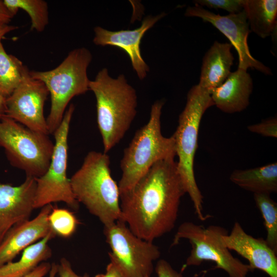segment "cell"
Here are the masks:
<instances>
[{
    "label": "cell",
    "instance_id": "22",
    "mask_svg": "<svg viewBox=\"0 0 277 277\" xmlns=\"http://www.w3.org/2000/svg\"><path fill=\"white\" fill-rule=\"evenodd\" d=\"M29 71L15 56L8 54L0 42V94L6 98L22 82Z\"/></svg>",
    "mask_w": 277,
    "mask_h": 277
},
{
    "label": "cell",
    "instance_id": "12",
    "mask_svg": "<svg viewBox=\"0 0 277 277\" xmlns=\"http://www.w3.org/2000/svg\"><path fill=\"white\" fill-rule=\"evenodd\" d=\"M185 15L200 18L204 22L212 24L223 33L238 53V68L246 70L251 68L266 75H272L271 70L254 58L250 53L247 38L251 31L244 10L239 13L223 16L195 5L187 8Z\"/></svg>",
    "mask_w": 277,
    "mask_h": 277
},
{
    "label": "cell",
    "instance_id": "26",
    "mask_svg": "<svg viewBox=\"0 0 277 277\" xmlns=\"http://www.w3.org/2000/svg\"><path fill=\"white\" fill-rule=\"evenodd\" d=\"M195 5L210 9H222L229 14L237 13L244 10V0H195Z\"/></svg>",
    "mask_w": 277,
    "mask_h": 277
},
{
    "label": "cell",
    "instance_id": "6",
    "mask_svg": "<svg viewBox=\"0 0 277 277\" xmlns=\"http://www.w3.org/2000/svg\"><path fill=\"white\" fill-rule=\"evenodd\" d=\"M92 58L88 49L78 48L52 70L29 71L32 77L45 84L50 95V110L46 118L49 134H53L61 123L70 100L89 90L87 69Z\"/></svg>",
    "mask_w": 277,
    "mask_h": 277
},
{
    "label": "cell",
    "instance_id": "10",
    "mask_svg": "<svg viewBox=\"0 0 277 277\" xmlns=\"http://www.w3.org/2000/svg\"><path fill=\"white\" fill-rule=\"evenodd\" d=\"M104 234L111 251L110 261L125 277H150L153 262L159 259L158 246L134 234L122 220L104 226Z\"/></svg>",
    "mask_w": 277,
    "mask_h": 277
},
{
    "label": "cell",
    "instance_id": "24",
    "mask_svg": "<svg viewBox=\"0 0 277 277\" xmlns=\"http://www.w3.org/2000/svg\"><path fill=\"white\" fill-rule=\"evenodd\" d=\"M254 200L264 220L265 242L277 254V204L268 194L254 193Z\"/></svg>",
    "mask_w": 277,
    "mask_h": 277
},
{
    "label": "cell",
    "instance_id": "29",
    "mask_svg": "<svg viewBox=\"0 0 277 277\" xmlns=\"http://www.w3.org/2000/svg\"><path fill=\"white\" fill-rule=\"evenodd\" d=\"M57 274L59 277H90L88 274L83 275L76 274L73 270L69 261L65 258H62L59 264H57Z\"/></svg>",
    "mask_w": 277,
    "mask_h": 277
},
{
    "label": "cell",
    "instance_id": "30",
    "mask_svg": "<svg viewBox=\"0 0 277 277\" xmlns=\"http://www.w3.org/2000/svg\"><path fill=\"white\" fill-rule=\"evenodd\" d=\"M51 264L48 262H44L38 265L31 272L23 277H44L49 272Z\"/></svg>",
    "mask_w": 277,
    "mask_h": 277
},
{
    "label": "cell",
    "instance_id": "16",
    "mask_svg": "<svg viewBox=\"0 0 277 277\" xmlns=\"http://www.w3.org/2000/svg\"><path fill=\"white\" fill-rule=\"evenodd\" d=\"M53 207L51 204L44 206L36 217L9 230L0 243V266L12 262L21 251L53 231L48 220Z\"/></svg>",
    "mask_w": 277,
    "mask_h": 277
},
{
    "label": "cell",
    "instance_id": "1",
    "mask_svg": "<svg viewBox=\"0 0 277 277\" xmlns=\"http://www.w3.org/2000/svg\"><path fill=\"white\" fill-rule=\"evenodd\" d=\"M185 193L174 158L160 161L120 193L121 220L136 236L153 242L174 228Z\"/></svg>",
    "mask_w": 277,
    "mask_h": 277
},
{
    "label": "cell",
    "instance_id": "27",
    "mask_svg": "<svg viewBox=\"0 0 277 277\" xmlns=\"http://www.w3.org/2000/svg\"><path fill=\"white\" fill-rule=\"evenodd\" d=\"M247 128L252 132L256 133L264 136L276 138V117L269 118L262 121L260 123L249 125Z\"/></svg>",
    "mask_w": 277,
    "mask_h": 277
},
{
    "label": "cell",
    "instance_id": "35",
    "mask_svg": "<svg viewBox=\"0 0 277 277\" xmlns=\"http://www.w3.org/2000/svg\"><path fill=\"white\" fill-rule=\"evenodd\" d=\"M57 264L53 263L51 264V268L49 272V277H55L57 274Z\"/></svg>",
    "mask_w": 277,
    "mask_h": 277
},
{
    "label": "cell",
    "instance_id": "5",
    "mask_svg": "<svg viewBox=\"0 0 277 277\" xmlns=\"http://www.w3.org/2000/svg\"><path fill=\"white\" fill-rule=\"evenodd\" d=\"M164 104V101L158 100L152 105L148 122L135 132L124 150L118 183L120 193L133 186L155 163L176 156L173 136L165 137L161 132Z\"/></svg>",
    "mask_w": 277,
    "mask_h": 277
},
{
    "label": "cell",
    "instance_id": "25",
    "mask_svg": "<svg viewBox=\"0 0 277 277\" xmlns=\"http://www.w3.org/2000/svg\"><path fill=\"white\" fill-rule=\"evenodd\" d=\"M48 220L56 235L64 238L70 237L76 231L78 224V221L72 212L57 207H53Z\"/></svg>",
    "mask_w": 277,
    "mask_h": 277
},
{
    "label": "cell",
    "instance_id": "19",
    "mask_svg": "<svg viewBox=\"0 0 277 277\" xmlns=\"http://www.w3.org/2000/svg\"><path fill=\"white\" fill-rule=\"evenodd\" d=\"M51 232L46 237L23 250L18 261L0 266V277H23L52 255L49 241L56 236Z\"/></svg>",
    "mask_w": 277,
    "mask_h": 277
},
{
    "label": "cell",
    "instance_id": "9",
    "mask_svg": "<svg viewBox=\"0 0 277 277\" xmlns=\"http://www.w3.org/2000/svg\"><path fill=\"white\" fill-rule=\"evenodd\" d=\"M74 109V105L70 104L65 111L61 123L53 134L55 143L49 167L42 176L35 179L34 209L59 202L65 203L73 210L79 208L80 204L74 196L70 179L67 175L68 137Z\"/></svg>",
    "mask_w": 277,
    "mask_h": 277
},
{
    "label": "cell",
    "instance_id": "4",
    "mask_svg": "<svg viewBox=\"0 0 277 277\" xmlns=\"http://www.w3.org/2000/svg\"><path fill=\"white\" fill-rule=\"evenodd\" d=\"M212 106L214 103L209 92L198 84L193 86L188 92L185 107L179 115L177 127L172 135L178 157V172L186 193L192 202L195 213L202 221L208 217L205 216L203 212V196L195 181L194 159L202 116Z\"/></svg>",
    "mask_w": 277,
    "mask_h": 277
},
{
    "label": "cell",
    "instance_id": "11",
    "mask_svg": "<svg viewBox=\"0 0 277 277\" xmlns=\"http://www.w3.org/2000/svg\"><path fill=\"white\" fill-rule=\"evenodd\" d=\"M49 94L45 84L32 77L29 70L18 86L6 98V116L32 130L49 135L44 113Z\"/></svg>",
    "mask_w": 277,
    "mask_h": 277
},
{
    "label": "cell",
    "instance_id": "13",
    "mask_svg": "<svg viewBox=\"0 0 277 277\" xmlns=\"http://www.w3.org/2000/svg\"><path fill=\"white\" fill-rule=\"evenodd\" d=\"M36 187L35 178L30 176L17 186L0 183V243L12 227L29 220Z\"/></svg>",
    "mask_w": 277,
    "mask_h": 277
},
{
    "label": "cell",
    "instance_id": "15",
    "mask_svg": "<svg viewBox=\"0 0 277 277\" xmlns=\"http://www.w3.org/2000/svg\"><path fill=\"white\" fill-rule=\"evenodd\" d=\"M221 240L225 247L248 261L251 271L259 269L269 277H277L276 254L265 240L247 234L239 222H235L230 234L223 235Z\"/></svg>",
    "mask_w": 277,
    "mask_h": 277
},
{
    "label": "cell",
    "instance_id": "21",
    "mask_svg": "<svg viewBox=\"0 0 277 277\" xmlns=\"http://www.w3.org/2000/svg\"><path fill=\"white\" fill-rule=\"evenodd\" d=\"M244 10L250 31L262 38L274 33L276 28V0H244Z\"/></svg>",
    "mask_w": 277,
    "mask_h": 277
},
{
    "label": "cell",
    "instance_id": "18",
    "mask_svg": "<svg viewBox=\"0 0 277 277\" xmlns=\"http://www.w3.org/2000/svg\"><path fill=\"white\" fill-rule=\"evenodd\" d=\"M232 47L230 43L215 41L203 58L198 85L210 94L221 85L231 72L234 60L231 51Z\"/></svg>",
    "mask_w": 277,
    "mask_h": 277
},
{
    "label": "cell",
    "instance_id": "17",
    "mask_svg": "<svg viewBox=\"0 0 277 277\" xmlns=\"http://www.w3.org/2000/svg\"><path fill=\"white\" fill-rule=\"evenodd\" d=\"M253 81L247 70L238 68L224 82L213 90L211 97L220 110L227 113L240 112L248 106Z\"/></svg>",
    "mask_w": 277,
    "mask_h": 277
},
{
    "label": "cell",
    "instance_id": "23",
    "mask_svg": "<svg viewBox=\"0 0 277 277\" xmlns=\"http://www.w3.org/2000/svg\"><path fill=\"white\" fill-rule=\"evenodd\" d=\"M4 2L14 15L19 9L28 13L31 19V30L42 32L48 24V7L45 1L4 0Z\"/></svg>",
    "mask_w": 277,
    "mask_h": 277
},
{
    "label": "cell",
    "instance_id": "14",
    "mask_svg": "<svg viewBox=\"0 0 277 277\" xmlns=\"http://www.w3.org/2000/svg\"><path fill=\"white\" fill-rule=\"evenodd\" d=\"M166 13L145 17L140 27L133 30L110 31L100 26L94 28L93 42L98 46L110 45L123 49L129 56L131 65L140 80L147 76L149 67L142 56L140 50L141 41L145 33Z\"/></svg>",
    "mask_w": 277,
    "mask_h": 277
},
{
    "label": "cell",
    "instance_id": "34",
    "mask_svg": "<svg viewBox=\"0 0 277 277\" xmlns=\"http://www.w3.org/2000/svg\"><path fill=\"white\" fill-rule=\"evenodd\" d=\"M6 98L0 94V120L6 115Z\"/></svg>",
    "mask_w": 277,
    "mask_h": 277
},
{
    "label": "cell",
    "instance_id": "28",
    "mask_svg": "<svg viewBox=\"0 0 277 277\" xmlns=\"http://www.w3.org/2000/svg\"><path fill=\"white\" fill-rule=\"evenodd\" d=\"M155 270L157 277H183L182 273L175 270L169 262L163 259L157 261Z\"/></svg>",
    "mask_w": 277,
    "mask_h": 277
},
{
    "label": "cell",
    "instance_id": "31",
    "mask_svg": "<svg viewBox=\"0 0 277 277\" xmlns=\"http://www.w3.org/2000/svg\"><path fill=\"white\" fill-rule=\"evenodd\" d=\"M95 277H125L118 267L112 262H110L106 267L105 273L96 274Z\"/></svg>",
    "mask_w": 277,
    "mask_h": 277
},
{
    "label": "cell",
    "instance_id": "20",
    "mask_svg": "<svg viewBox=\"0 0 277 277\" xmlns=\"http://www.w3.org/2000/svg\"><path fill=\"white\" fill-rule=\"evenodd\" d=\"M230 180L241 188L254 193L270 194L277 191V163L254 168L234 170Z\"/></svg>",
    "mask_w": 277,
    "mask_h": 277
},
{
    "label": "cell",
    "instance_id": "7",
    "mask_svg": "<svg viewBox=\"0 0 277 277\" xmlns=\"http://www.w3.org/2000/svg\"><path fill=\"white\" fill-rule=\"evenodd\" d=\"M54 144L48 134L32 130L5 115L0 120V147L10 164L26 176L38 178L47 171Z\"/></svg>",
    "mask_w": 277,
    "mask_h": 277
},
{
    "label": "cell",
    "instance_id": "2",
    "mask_svg": "<svg viewBox=\"0 0 277 277\" xmlns=\"http://www.w3.org/2000/svg\"><path fill=\"white\" fill-rule=\"evenodd\" d=\"M89 89L96 98L97 123L106 153L123 139L136 116V92L124 74L113 78L106 68L90 80Z\"/></svg>",
    "mask_w": 277,
    "mask_h": 277
},
{
    "label": "cell",
    "instance_id": "32",
    "mask_svg": "<svg viewBox=\"0 0 277 277\" xmlns=\"http://www.w3.org/2000/svg\"><path fill=\"white\" fill-rule=\"evenodd\" d=\"M14 16L5 5L4 1L0 0V22L8 24Z\"/></svg>",
    "mask_w": 277,
    "mask_h": 277
},
{
    "label": "cell",
    "instance_id": "8",
    "mask_svg": "<svg viewBox=\"0 0 277 277\" xmlns=\"http://www.w3.org/2000/svg\"><path fill=\"white\" fill-rule=\"evenodd\" d=\"M228 233L219 226L210 225L207 228L191 222H185L179 227L171 246L177 245L182 239L188 240L191 250L183 266H200L204 261L216 264L215 268L221 269L229 277H247L251 271L248 264L243 263L234 257L222 244L221 238Z\"/></svg>",
    "mask_w": 277,
    "mask_h": 277
},
{
    "label": "cell",
    "instance_id": "33",
    "mask_svg": "<svg viewBox=\"0 0 277 277\" xmlns=\"http://www.w3.org/2000/svg\"><path fill=\"white\" fill-rule=\"evenodd\" d=\"M18 28L17 26L9 25L7 24L0 22V42L5 38V35L15 29Z\"/></svg>",
    "mask_w": 277,
    "mask_h": 277
},
{
    "label": "cell",
    "instance_id": "3",
    "mask_svg": "<svg viewBox=\"0 0 277 277\" xmlns=\"http://www.w3.org/2000/svg\"><path fill=\"white\" fill-rule=\"evenodd\" d=\"M110 166L107 153L91 151L70 179L76 201L104 226L121 220L120 189L112 176Z\"/></svg>",
    "mask_w": 277,
    "mask_h": 277
}]
</instances>
